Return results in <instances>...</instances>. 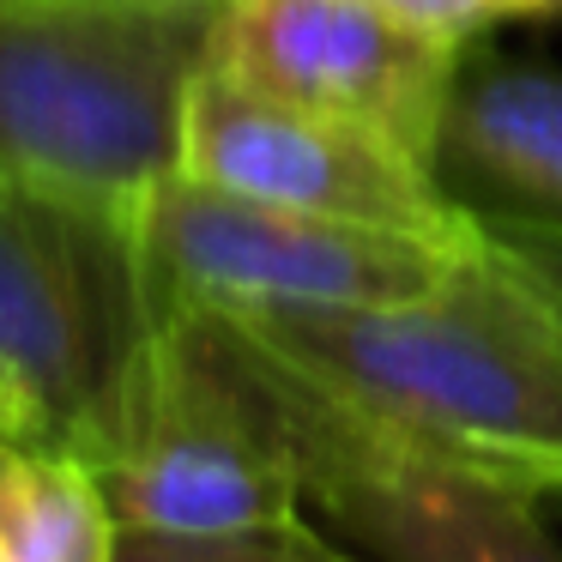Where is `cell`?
<instances>
[{
    "mask_svg": "<svg viewBox=\"0 0 562 562\" xmlns=\"http://www.w3.org/2000/svg\"><path fill=\"white\" fill-rule=\"evenodd\" d=\"M218 321L405 436L490 460L544 496L562 484V321L490 248L393 303Z\"/></svg>",
    "mask_w": 562,
    "mask_h": 562,
    "instance_id": "obj_1",
    "label": "cell"
},
{
    "mask_svg": "<svg viewBox=\"0 0 562 562\" xmlns=\"http://www.w3.org/2000/svg\"><path fill=\"white\" fill-rule=\"evenodd\" d=\"M218 0H0V176L122 218L176 170Z\"/></svg>",
    "mask_w": 562,
    "mask_h": 562,
    "instance_id": "obj_2",
    "label": "cell"
},
{
    "mask_svg": "<svg viewBox=\"0 0 562 562\" xmlns=\"http://www.w3.org/2000/svg\"><path fill=\"white\" fill-rule=\"evenodd\" d=\"M127 532H284L308 520L303 477L248 363L206 315L164 308L79 436Z\"/></svg>",
    "mask_w": 562,
    "mask_h": 562,
    "instance_id": "obj_3",
    "label": "cell"
},
{
    "mask_svg": "<svg viewBox=\"0 0 562 562\" xmlns=\"http://www.w3.org/2000/svg\"><path fill=\"white\" fill-rule=\"evenodd\" d=\"M206 321L248 363L260 400L279 417L303 502L339 538H351L363 562H562L557 532L538 514V484L405 436L291 375L218 315Z\"/></svg>",
    "mask_w": 562,
    "mask_h": 562,
    "instance_id": "obj_4",
    "label": "cell"
},
{
    "mask_svg": "<svg viewBox=\"0 0 562 562\" xmlns=\"http://www.w3.org/2000/svg\"><path fill=\"white\" fill-rule=\"evenodd\" d=\"M122 236L151 308L194 315H279V308H357L441 284L484 248L436 243L381 224L321 218L255 200L200 176L164 170L122 206Z\"/></svg>",
    "mask_w": 562,
    "mask_h": 562,
    "instance_id": "obj_5",
    "label": "cell"
},
{
    "mask_svg": "<svg viewBox=\"0 0 562 562\" xmlns=\"http://www.w3.org/2000/svg\"><path fill=\"white\" fill-rule=\"evenodd\" d=\"M151 321L122 218L0 176V363L55 448H79Z\"/></svg>",
    "mask_w": 562,
    "mask_h": 562,
    "instance_id": "obj_6",
    "label": "cell"
},
{
    "mask_svg": "<svg viewBox=\"0 0 562 562\" xmlns=\"http://www.w3.org/2000/svg\"><path fill=\"white\" fill-rule=\"evenodd\" d=\"M176 170L321 218L381 224L460 248L477 243V212L441 182L436 164L363 122L243 86L212 61H200L182 98Z\"/></svg>",
    "mask_w": 562,
    "mask_h": 562,
    "instance_id": "obj_7",
    "label": "cell"
},
{
    "mask_svg": "<svg viewBox=\"0 0 562 562\" xmlns=\"http://www.w3.org/2000/svg\"><path fill=\"white\" fill-rule=\"evenodd\" d=\"M465 49L472 43L436 37L381 0H218L206 61L272 98L363 122L436 164Z\"/></svg>",
    "mask_w": 562,
    "mask_h": 562,
    "instance_id": "obj_8",
    "label": "cell"
},
{
    "mask_svg": "<svg viewBox=\"0 0 562 562\" xmlns=\"http://www.w3.org/2000/svg\"><path fill=\"white\" fill-rule=\"evenodd\" d=\"M436 170L465 188L472 212L562 218V74L472 43L441 115Z\"/></svg>",
    "mask_w": 562,
    "mask_h": 562,
    "instance_id": "obj_9",
    "label": "cell"
},
{
    "mask_svg": "<svg viewBox=\"0 0 562 562\" xmlns=\"http://www.w3.org/2000/svg\"><path fill=\"white\" fill-rule=\"evenodd\" d=\"M0 526L13 562H115L122 520L74 448L0 436Z\"/></svg>",
    "mask_w": 562,
    "mask_h": 562,
    "instance_id": "obj_10",
    "label": "cell"
},
{
    "mask_svg": "<svg viewBox=\"0 0 562 562\" xmlns=\"http://www.w3.org/2000/svg\"><path fill=\"white\" fill-rule=\"evenodd\" d=\"M115 562H351L339 544L321 538V526H284V532H127Z\"/></svg>",
    "mask_w": 562,
    "mask_h": 562,
    "instance_id": "obj_11",
    "label": "cell"
},
{
    "mask_svg": "<svg viewBox=\"0 0 562 562\" xmlns=\"http://www.w3.org/2000/svg\"><path fill=\"white\" fill-rule=\"evenodd\" d=\"M490 260L508 267L550 315L562 321V218H532V212H477Z\"/></svg>",
    "mask_w": 562,
    "mask_h": 562,
    "instance_id": "obj_12",
    "label": "cell"
},
{
    "mask_svg": "<svg viewBox=\"0 0 562 562\" xmlns=\"http://www.w3.org/2000/svg\"><path fill=\"white\" fill-rule=\"evenodd\" d=\"M381 7L460 43H477V31L508 25V19H550V0H381Z\"/></svg>",
    "mask_w": 562,
    "mask_h": 562,
    "instance_id": "obj_13",
    "label": "cell"
},
{
    "mask_svg": "<svg viewBox=\"0 0 562 562\" xmlns=\"http://www.w3.org/2000/svg\"><path fill=\"white\" fill-rule=\"evenodd\" d=\"M0 436H7V441H31V448H55V436H49V424H43L37 400H31L25 381H19L7 363H0Z\"/></svg>",
    "mask_w": 562,
    "mask_h": 562,
    "instance_id": "obj_14",
    "label": "cell"
},
{
    "mask_svg": "<svg viewBox=\"0 0 562 562\" xmlns=\"http://www.w3.org/2000/svg\"><path fill=\"white\" fill-rule=\"evenodd\" d=\"M0 562H13V550H7V526H0Z\"/></svg>",
    "mask_w": 562,
    "mask_h": 562,
    "instance_id": "obj_15",
    "label": "cell"
},
{
    "mask_svg": "<svg viewBox=\"0 0 562 562\" xmlns=\"http://www.w3.org/2000/svg\"><path fill=\"white\" fill-rule=\"evenodd\" d=\"M550 19H562V0H550Z\"/></svg>",
    "mask_w": 562,
    "mask_h": 562,
    "instance_id": "obj_16",
    "label": "cell"
},
{
    "mask_svg": "<svg viewBox=\"0 0 562 562\" xmlns=\"http://www.w3.org/2000/svg\"><path fill=\"white\" fill-rule=\"evenodd\" d=\"M351 562H363V557H351Z\"/></svg>",
    "mask_w": 562,
    "mask_h": 562,
    "instance_id": "obj_17",
    "label": "cell"
},
{
    "mask_svg": "<svg viewBox=\"0 0 562 562\" xmlns=\"http://www.w3.org/2000/svg\"><path fill=\"white\" fill-rule=\"evenodd\" d=\"M557 490H562V484H557Z\"/></svg>",
    "mask_w": 562,
    "mask_h": 562,
    "instance_id": "obj_18",
    "label": "cell"
}]
</instances>
